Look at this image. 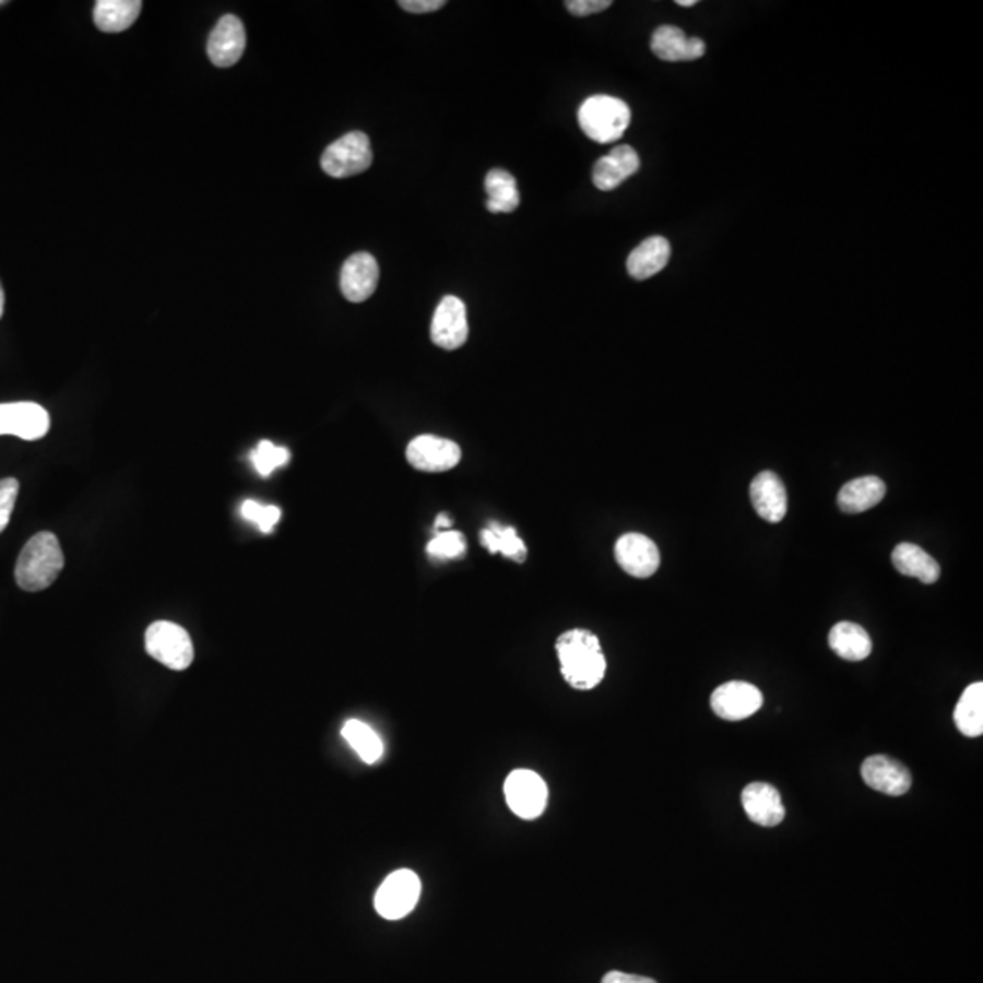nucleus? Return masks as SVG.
Wrapping results in <instances>:
<instances>
[{
  "label": "nucleus",
  "mask_w": 983,
  "mask_h": 983,
  "mask_svg": "<svg viewBox=\"0 0 983 983\" xmlns=\"http://www.w3.org/2000/svg\"><path fill=\"white\" fill-rule=\"evenodd\" d=\"M557 658L565 682L578 690L597 687L606 672V660L600 639L584 628H573L557 638Z\"/></svg>",
  "instance_id": "obj_1"
},
{
  "label": "nucleus",
  "mask_w": 983,
  "mask_h": 983,
  "mask_svg": "<svg viewBox=\"0 0 983 983\" xmlns=\"http://www.w3.org/2000/svg\"><path fill=\"white\" fill-rule=\"evenodd\" d=\"M64 568V554L51 532H38L27 541L16 559L15 581L26 592L48 589Z\"/></svg>",
  "instance_id": "obj_2"
},
{
  "label": "nucleus",
  "mask_w": 983,
  "mask_h": 983,
  "mask_svg": "<svg viewBox=\"0 0 983 983\" xmlns=\"http://www.w3.org/2000/svg\"><path fill=\"white\" fill-rule=\"evenodd\" d=\"M579 126L584 135L600 144L621 139L630 125V108L621 98L612 95H592L578 111Z\"/></svg>",
  "instance_id": "obj_3"
},
{
  "label": "nucleus",
  "mask_w": 983,
  "mask_h": 983,
  "mask_svg": "<svg viewBox=\"0 0 983 983\" xmlns=\"http://www.w3.org/2000/svg\"><path fill=\"white\" fill-rule=\"evenodd\" d=\"M374 161L370 139L363 131H350L324 150L321 168L335 179H346L370 168Z\"/></svg>",
  "instance_id": "obj_4"
},
{
  "label": "nucleus",
  "mask_w": 983,
  "mask_h": 983,
  "mask_svg": "<svg viewBox=\"0 0 983 983\" xmlns=\"http://www.w3.org/2000/svg\"><path fill=\"white\" fill-rule=\"evenodd\" d=\"M146 652L171 671H186L193 661L190 633L171 621H155L147 627Z\"/></svg>",
  "instance_id": "obj_5"
},
{
  "label": "nucleus",
  "mask_w": 983,
  "mask_h": 983,
  "mask_svg": "<svg viewBox=\"0 0 983 983\" xmlns=\"http://www.w3.org/2000/svg\"><path fill=\"white\" fill-rule=\"evenodd\" d=\"M421 896V879L410 868L388 874L377 889L374 907L384 920H401L414 911Z\"/></svg>",
  "instance_id": "obj_6"
},
{
  "label": "nucleus",
  "mask_w": 983,
  "mask_h": 983,
  "mask_svg": "<svg viewBox=\"0 0 983 983\" xmlns=\"http://www.w3.org/2000/svg\"><path fill=\"white\" fill-rule=\"evenodd\" d=\"M505 797L508 807L519 818L535 819L545 813L548 789L534 770L516 769L505 780Z\"/></svg>",
  "instance_id": "obj_7"
},
{
  "label": "nucleus",
  "mask_w": 983,
  "mask_h": 983,
  "mask_svg": "<svg viewBox=\"0 0 983 983\" xmlns=\"http://www.w3.org/2000/svg\"><path fill=\"white\" fill-rule=\"evenodd\" d=\"M763 704L758 687L747 682L723 683L710 696V707L721 720L742 721L756 714Z\"/></svg>",
  "instance_id": "obj_8"
},
{
  "label": "nucleus",
  "mask_w": 983,
  "mask_h": 983,
  "mask_svg": "<svg viewBox=\"0 0 983 983\" xmlns=\"http://www.w3.org/2000/svg\"><path fill=\"white\" fill-rule=\"evenodd\" d=\"M614 556L619 567L632 578L647 579L660 568V548L654 541L638 532H628L617 540Z\"/></svg>",
  "instance_id": "obj_9"
},
{
  "label": "nucleus",
  "mask_w": 983,
  "mask_h": 983,
  "mask_svg": "<svg viewBox=\"0 0 983 983\" xmlns=\"http://www.w3.org/2000/svg\"><path fill=\"white\" fill-rule=\"evenodd\" d=\"M430 335L439 348L458 350L466 343L469 321L463 300L453 295L442 297L431 319Z\"/></svg>",
  "instance_id": "obj_10"
},
{
  "label": "nucleus",
  "mask_w": 983,
  "mask_h": 983,
  "mask_svg": "<svg viewBox=\"0 0 983 983\" xmlns=\"http://www.w3.org/2000/svg\"><path fill=\"white\" fill-rule=\"evenodd\" d=\"M49 430V414L37 403L0 404V436H16L24 441L43 439Z\"/></svg>",
  "instance_id": "obj_11"
},
{
  "label": "nucleus",
  "mask_w": 983,
  "mask_h": 983,
  "mask_svg": "<svg viewBox=\"0 0 983 983\" xmlns=\"http://www.w3.org/2000/svg\"><path fill=\"white\" fill-rule=\"evenodd\" d=\"M406 459L421 472H447L461 461V448L450 439L419 436L410 441Z\"/></svg>",
  "instance_id": "obj_12"
},
{
  "label": "nucleus",
  "mask_w": 983,
  "mask_h": 983,
  "mask_svg": "<svg viewBox=\"0 0 983 983\" xmlns=\"http://www.w3.org/2000/svg\"><path fill=\"white\" fill-rule=\"evenodd\" d=\"M245 48V24L239 16L224 15L208 37V59L217 68H229L239 62Z\"/></svg>",
  "instance_id": "obj_13"
},
{
  "label": "nucleus",
  "mask_w": 983,
  "mask_h": 983,
  "mask_svg": "<svg viewBox=\"0 0 983 983\" xmlns=\"http://www.w3.org/2000/svg\"><path fill=\"white\" fill-rule=\"evenodd\" d=\"M379 283V264L376 257L359 251L346 259L341 270V292L350 303L370 299Z\"/></svg>",
  "instance_id": "obj_14"
},
{
  "label": "nucleus",
  "mask_w": 983,
  "mask_h": 983,
  "mask_svg": "<svg viewBox=\"0 0 983 983\" xmlns=\"http://www.w3.org/2000/svg\"><path fill=\"white\" fill-rule=\"evenodd\" d=\"M862 775L871 789L887 796H903L912 785V775L907 767L884 754L865 759Z\"/></svg>",
  "instance_id": "obj_15"
},
{
  "label": "nucleus",
  "mask_w": 983,
  "mask_h": 983,
  "mask_svg": "<svg viewBox=\"0 0 983 983\" xmlns=\"http://www.w3.org/2000/svg\"><path fill=\"white\" fill-rule=\"evenodd\" d=\"M742 805L748 818L761 827H775L785 818V807L775 786L754 781L742 792Z\"/></svg>",
  "instance_id": "obj_16"
},
{
  "label": "nucleus",
  "mask_w": 983,
  "mask_h": 983,
  "mask_svg": "<svg viewBox=\"0 0 983 983\" xmlns=\"http://www.w3.org/2000/svg\"><path fill=\"white\" fill-rule=\"evenodd\" d=\"M750 501L759 518L780 523L786 516V488L780 475L761 472L750 483Z\"/></svg>",
  "instance_id": "obj_17"
},
{
  "label": "nucleus",
  "mask_w": 983,
  "mask_h": 983,
  "mask_svg": "<svg viewBox=\"0 0 983 983\" xmlns=\"http://www.w3.org/2000/svg\"><path fill=\"white\" fill-rule=\"evenodd\" d=\"M652 54L666 62H688L701 59L704 55L703 40L699 37H687L676 26H660L650 40Z\"/></svg>",
  "instance_id": "obj_18"
},
{
  "label": "nucleus",
  "mask_w": 983,
  "mask_h": 983,
  "mask_svg": "<svg viewBox=\"0 0 983 983\" xmlns=\"http://www.w3.org/2000/svg\"><path fill=\"white\" fill-rule=\"evenodd\" d=\"M639 169V157L632 146H617L601 157L592 169L594 186L601 191L616 190L617 186L632 177Z\"/></svg>",
  "instance_id": "obj_19"
},
{
  "label": "nucleus",
  "mask_w": 983,
  "mask_h": 983,
  "mask_svg": "<svg viewBox=\"0 0 983 983\" xmlns=\"http://www.w3.org/2000/svg\"><path fill=\"white\" fill-rule=\"evenodd\" d=\"M671 261V242L665 237H649L627 259V270L633 279L644 281L660 273Z\"/></svg>",
  "instance_id": "obj_20"
},
{
  "label": "nucleus",
  "mask_w": 983,
  "mask_h": 983,
  "mask_svg": "<svg viewBox=\"0 0 983 983\" xmlns=\"http://www.w3.org/2000/svg\"><path fill=\"white\" fill-rule=\"evenodd\" d=\"M887 486L876 475L857 477L841 486L838 494V507L841 512L862 513L876 507L885 497Z\"/></svg>",
  "instance_id": "obj_21"
},
{
  "label": "nucleus",
  "mask_w": 983,
  "mask_h": 983,
  "mask_svg": "<svg viewBox=\"0 0 983 983\" xmlns=\"http://www.w3.org/2000/svg\"><path fill=\"white\" fill-rule=\"evenodd\" d=\"M892 565L898 572L916 578L922 583L933 584L939 579L941 568L933 556L912 543H900L892 552Z\"/></svg>",
  "instance_id": "obj_22"
},
{
  "label": "nucleus",
  "mask_w": 983,
  "mask_h": 983,
  "mask_svg": "<svg viewBox=\"0 0 983 983\" xmlns=\"http://www.w3.org/2000/svg\"><path fill=\"white\" fill-rule=\"evenodd\" d=\"M829 647L846 661H863L873 652V641L856 623L841 621L829 632Z\"/></svg>",
  "instance_id": "obj_23"
},
{
  "label": "nucleus",
  "mask_w": 983,
  "mask_h": 983,
  "mask_svg": "<svg viewBox=\"0 0 983 983\" xmlns=\"http://www.w3.org/2000/svg\"><path fill=\"white\" fill-rule=\"evenodd\" d=\"M486 210L492 213H510L519 206L518 182L510 171L494 168L486 174Z\"/></svg>",
  "instance_id": "obj_24"
},
{
  "label": "nucleus",
  "mask_w": 983,
  "mask_h": 983,
  "mask_svg": "<svg viewBox=\"0 0 983 983\" xmlns=\"http://www.w3.org/2000/svg\"><path fill=\"white\" fill-rule=\"evenodd\" d=\"M142 2L139 0H98L93 10V19L98 29L104 33H120L141 15Z\"/></svg>",
  "instance_id": "obj_25"
},
{
  "label": "nucleus",
  "mask_w": 983,
  "mask_h": 983,
  "mask_svg": "<svg viewBox=\"0 0 983 983\" xmlns=\"http://www.w3.org/2000/svg\"><path fill=\"white\" fill-rule=\"evenodd\" d=\"M955 723L967 737L983 734V683H972L961 694L955 709Z\"/></svg>",
  "instance_id": "obj_26"
},
{
  "label": "nucleus",
  "mask_w": 983,
  "mask_h": 983,
  "mask_svg": "<svg viewBox=\"0 0 983 983\" xmlns=\"http://www.w3.org/2000/svg\"><path fill=\"white\" fill-rule=\"evenodd\" d=\"M481 543L490 554H502L516 562H523L526 559V546L513 526H505V524L492 521L481 532Z\"/></svg>",
  "instance_id": "obj_27"
},
{
  "label": "nucleus",
  "mask_w": 983,
  "mask_h": 983,
  "mask_svg": "<svg viewBox=\"0 0 983 983\" xmlns=\"http://www.w3.org/2000/svg\"><path fill=\"white\" fill-rule=\"evenodd\" d=\"M344 739L348 742L350 747L354 748L365 763L374 765L381 759L382 742L377 736V732L371 726L366 725L359 720H348L343 725Z\"/></svg>",
  "instance_id": "obj_28"
},
{
  "label": "nucleus",
  "mask_w": 983,
  "mask_h": 983,
  "mask_svg": "<svg viewBox=\"0 0 983 983\" xmlns=\"http://www.w3.org/2000/svg\"><path fill=\"white\" fill-rule=\"evenodd\" d=\"M251 463L262 477L281 469L289 461L288 448L277 447L272 441H261L250 453Z\"/></svg>",
  "instance_id": "obj_29"
},
{
  "label": "nucleus",
  "mask_w": 983,
  "mask_h": 983,
  "mask_svg": "<svg viewBox=\"0 0 983 983\" xmlns=\"http://www.w3.org/2000/svg\"><path fill=\"white\" fill-rule=\"evenodd\" d=\"M426 552H428V556L439 559V561L458 559L466 552V541L461 532L442 530V532H437L436 537L428 543Z\"/></svg>",
  "instance_id": "obj_30"
},
{
  "label": "nucleus",
  "mask_w": 983,
  "mask_h": 983,
  "mask_svg": "<svg viewBox=\"0 0 983 983\" xmlns=\"http://www.w3.org/2000/svg\"><path fill=\"white\" fill-rule=\"evenodd\" d=\"M240 513H242V518L246 521L256 524L262 534H270L275 529V524L279 523V519H281V508L273 507V505H261V502L251 501V499L242 502Z\"/></svg>",
  "instance_id": "obj_31"
},
{
  "label": "nucleus",
  "mask_w": 983,
  "mask_h": 983,
  "mask_svg": "<svg viewBox=\"0 0 983 983\" xmlns=\"http://www.w3.org/2000/svg\"><path fill=\"white\" fill-rule=\"evenodd\" d=\"M16 496H19V481L13 477L0 479V534L10 524Z\"/></svg>",
  "instance_id": "obj_32"
},
{
  "label": "nucleus",
  "mask_w": 983,
  "mask_h": 983,
  "mask_svg": "<svg viewBox=\"0 0 983 983\" xmlns=\"http://www.w3.org/2000/svg\"><path fill=\"white\" fill-rule=\"evenodd\" d=\"M567 10L576 16H589L611 8V0H568Z\"/></svg>",
  "instance_id": "obj_33"
},
{
  "label": "nucleus",
  "mask_w": 983,
  "mask_h": 983,
  "mask_svg": "<svg viewBox=\"0 0 983 983\" xmlns=\"http://www.w3.org/2000/svg\"><path fill=\"white\" fill-rule=\"evenodd\" d=\"M445 0H401L399 8H403L408 13H431V11L441 10Z\"/></svg>",
  "instance_id": "obj_34"
},
{
  "label": "nucleus",
  "mask_w": 983,
  "mask_h": 983,
  "mask_svg": "<svg viewBox=\"0 0 983 983\" xmlns=\"http://www.w3.org/2000/svg\"><path fill=\"white\" fill-rule=\"evenodd\" d=\"M601 983H658L652 978L638 976V974H627L621 971L606 972Z\"/></svg>",
  "instance_id": "obj_35"
},
{
  "label": "nucleus",
  "mask_w": 983,
  "mask_h": 983,
  "mask_svg": "<svg viewBox=\"0 0 983 983\" xmlns=\"http://www.w3.org/2000/svg\"><path fill=\"white\" fill-rule=\"evenodd\" d=\"M452 526V519L448 513H439L436 519V530L437 532H442V530H450Z\"/></svg>",
  "instance_id": "obj_36"
},
{
  "label": "nucleus",
  "mask_w": 983,
  "mask_h": 983,
  "mask_svg": "<svg viewBox=\"0 0 983 983\" xmlns=\"http://www.w3.org/2000/svg\"><path fill=\"white\" fill-rule=\"evenodd\" d=\"M677 5H682V8H690V5H696L698 2L696 0H677Z\"/></svg>",
  "instance_id": "obj_37"
},
{
  "label": "nucleus",
  "mask_w": 983,
  "mask_h": 983,
  "mask_svg": "<svg viewBox=\"0 0 983 983\" xmlns=\"http://www.w3.org/2000/svg\"><path fill=\"white\" fill-rule=\"evenodd\" d=\"M4 289H2V284H0V317L4 313Z\"/></svg>",
  "instance_id": "obj_38"
}]
</instances>
